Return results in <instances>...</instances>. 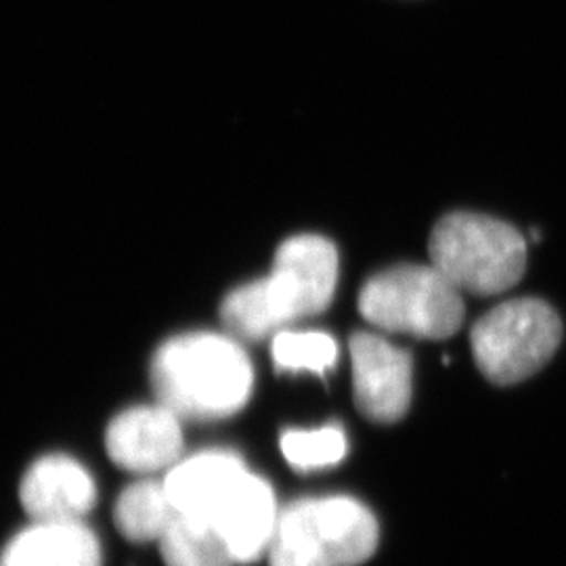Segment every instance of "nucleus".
I'll return each mask as SVG.
<instances>
[{
    "mask_svg": "<svg viewBox=\"0 0 566 566\" xmlns=\"http://www.w3.org/2000/svg\"><path fill=\"white\" fill-rule=\"evenodd\" d=\"M271 355L283 371H313L324 376L338 361V344L325 332L285 327L273 336Z\"/></svg>",
    "mask_w": 566,
    "mask_h": 566,
    "instance_id": "2eb2a0df",
    "label": "nucleus"
},
{
    "mask_svg": "<svg viewBox=\"0 0 566 566\" xmlns=\"http://www.w3.org/2000/svg\"><path fill=\"white\" fill-rule=\"evenodd\" d=\"M20 500L32 523H81L95 506L97 489L74 458L46 455L25 472Z\"/></svg>",
    "mask_w": 566,
    "mask_h": 566,
    "instance_id": "1a4fd4ad",
    "label": "nucleus"
},
{
    "mask_svg": "<svg viewBox=\"0 0 566 566\" xmlns=\"http://www.w3.org/2000/svg\"><path fill=\"white\" fill-rule=\"evenodd\" d=\"M151 385L160 403L181 420H221L250 399L254 369L235 340L193 332L158 348L151 361Z\"/></svg>",
    "mask_w": 566,
    "mask_h": 566,
    "instance_id": "f03ea898",
    "label": "nucleus"
},
{
    "mask_svg": "<svg viewBox=\"0 0 566 566\" xmlns=\"http://www.w3.org/2000/svg\"><path fill=\"white\" fill-rule=\"evenodd\" d=\"M353 397L367 420L399 422L411 403V355L371 332L350 336Z\"/></svg>",
    "mask_w": 566,
    "mask_h": 566,
    "instance_id": "0eeeda50",
    "label": "nucleus"
},
{
    "mask_svg": "<svg viewBox=\"0 0 566 566\" xmlns=\"http://www.w3.org/2000/svg\"><path fill=\"white\" fill-rule=\"evenodd\" d=\"M428 250L430 264L460 292L476 296L502 294L525 273V238L485 214H449L434 227Z\"/></svg>",
    "mask_w": 566,
    "mask_h": 566,
    "instance_id": "20e7f679",
    "label": "nucleus"
},
{
    "mask_svg": "<svg viewBox=\"0 0 566 566\" xmlns=\"http://www.w3.org/2000/svg\"><path fill=\"white\" fill-rule=\"evenodd\" d=\"M282 453L287 464L303 472L340 464L346 455V434L338 426H324L315 430H285Z\"/></svg>",
    "mask_w": 566,
    "mask_h": 566,
    "instance_id": "dca6fc26",
    "label": "nucleus"
},
{
    "mask_svg": "<svg viewBox=\"0 0 566 566\" xmlns=\"http://www.w3.org/2000/svg\"><path fill=\"white\" fill-rule=\"evenodd\" d=\"M280 514L282 510L271 485L254 472H248L210 523L223 535L235 563L245 565L269 554Z\"/></svg>",
    "mask_w": 566,
    "mask_h": 566,
    "instance_id": "9d476101",
    "label": "nucleus"
},
{
    "mask_svg": "<svg viewBox=\"0 0 566 566\" xmlns=\"http://www.w3.org/2000/svg\"><path fill=\"white\" fill-rule=\"evenodd\" d=\"M105 446L109 458L128 472L170 470L181 460V418L163 403L130 407L112 420Z\"/></svg>",
    "mask_w": 566,
    "mask_h": 566,
    "instance_id": "6e6552de",
    "label": "nucleus"
},
{
    "mask_svg": "<svg viewBox=\"0 0 566 566\" xmlns=\"http://www.w3.org/2000/svg\"><path fill=\"white\" fill-rule=\"evenodd\" d=\"M0 566H102V546L82 521L32 523L4 546Z\"/></svg>",
    "mask_w": 566,
    "mask_h": 566,
    "instance_id": "f8f14e48",
    "label": "nucleus"
},
{
    "mask_svg": "<svg viewBox=\"0 0 566 566\" xmlns=\"http://www.w3.org/2000/svg\"><path fill=\"white\" fill-rule=\"evenodd\" d=\"M338 282V252L319 235L280 245L273 271L233 290L221 306L227 327L245 340H263L304 317L324 313Z\"/></svg>",
    "mask_w": 566,
    "mask_h": 566,
    "instance_id": "f257e3e1",
    "label": "nucleus"
},
{
    "mask_svg": "<svg viewBox=\"0 0 566 566\" xmlns=\"http://www.w3.org/2000/svg\"><path fill=\"white\" fill-rule=\"evenodd\" d=\"M563 338L554 308L537 298H516L491 308L470 334L474 361L495 385L523 382L552 359Z\"/></svg>",
    "mask_w": 566,
    "mask_h": 566,
    "instance_id": "423d86ee",
    "label": "nucleus"
},
{
    "mask_svg": "<svg viewBox=\"0 0 566 566\" xmlns=\"http://www.w3.org/2000/svg\"><path fill=\"white\" fill-rule=\"evenodd\" d=\"M374 514L353 497H315L283 507L271 566H357L378 546Z\"/></svg>",
    "mask_w": 566,
    "mask_h": 566,
    "instance_id": "7ed1b4c3",
    "label": "nucleus"
},
{
    "mask_svg": "<svg viewBox=\"0 0 566 566\" xmlns=\"http://www.w3.org/2000/svg\"><path fill=\"white\" fill-rule=\"evenodd\" d=\"M248 472L238 453L212 449L179 460L168 470L164 486L177 514L210 523Z\"/></svg>",
    "mask_w": 566,
    "mask_h": 566,
    "instance_id": "9b49d317",
    "label": "nucleus"
},
{
    "mask_svg": "<svg viewBox=\"0 0 566 566\" xmlns=\"http://www.w3.org/2000/svg\"><path fill=\"white\" fill-rule=\"evenodd\" d=\"M365 319L385 332L443 340L464 324L462 292L434 264H399L374 275L359 294Z\"/></svg>",
    "mask_w": 566,
    "mask_h": 566,
    "instance_id": "39448f33",
    "label": "nucleus"
},
{
    "mask_svg": "<svg viewBox=\"0 0 566 566\" xmlns=\"http://www.w3.org/2000/svg\"><path fill=\"white\" fill-rule=\"evenodd\" d=\"M158 544L166 566L238 565L219 528L202 518L177 514Z\"/></svg>",
    "mask_w": 566,
    "mask_h": 566,
    "instance_id": "4468645a",
    "label": "nucleus"
},
{
    "mask_svg": "<svg viewBox=\"0 0 566 566\" xmlns=\"http://www.w3.org/2000/svg\"><path fill=\"white\" fill-rule=\"evenodd\" d=\"M175 516L177 510L164 481H139L126 486L114 506L116 528L135 544L160 542Z\"/></svg>",
    "mask_w": 566,
    "mask_h": 566,
    "instance_id": "ddd939ff",
    "label": "nucleus"
}]
</instances>
